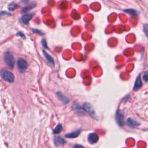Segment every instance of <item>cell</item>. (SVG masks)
<instances>
[{"mask_svg": "<svg viewBox=\"0 0 148 148\" xmlns=\"http://www.w3.org/2000/svg\"><path fill=\"white\" fill-rule=\"evenodd\" d=\"M147 29H148L147 28V24H145L143 25V30H144L146 36H147Z\"/></svg>", "mask_w": 148, "mask_h": 148, "instance_id": "obj_20", "label": "cell"}, {"mask_svg": "<svg viewBox=\"0 0 148 148\" xmlns=\"http://www.w3.org/2000/svg\"><path fill=\"white\" fill-rule=\"evenodd\" d=\"M2 77L3 80L8 82H13L14 80V75L10 71L4 70L2 72Z\"/></svg>", "mask_w": 148, "mask_h": 148, "instance_id": "obj_3", "label": "cell"}, {"mask_svg": "<svg viewBox=\"0 0 148 148\" xmlns=\"http://www.w3.org/2000/svg\"><path fill=\"white\" fill-rule=\"evenodd\" d=\"M17 35H20V36H21V37H23V38H25V36H24V35L23 33L20 32H18V33H17Z\"/></svg>", "mask_w": 148, "mask_h": 148, "instance_id": "obj_22", "label": "cell"}, {"mask_svg": "<svg viewBox=\"0 0 148 148\" xmlns=\"http://www.w3.org/2000/svg\"><path fill=\"white\" fill-rule=\"evenodd\" d=\"M34 13H27V14H24L21 18V22L24 24H28L30 20L34 16Z\"/></svg>", "mask_w": 148, "mask_h": 148, "instance_id": "obj_8", "label": "cell"}, {"mask_svg": "<svg viewBox=\"0 0 148 148\" xmlns=\"http://www.w3.org/2000/svg\"><path fill=\"white\" fill-rule=\"evenodd\" d=\"M21 2L23 3H27L28 2L29 0H21Z\"/></svg>", "mask_w": 148, "mask_h": 148, "instance_id": "obj_24", "label": "cell"}, {"mask_svg": "<svg viewBox=\"0 0 148 148\" xmlns=\"http://www.w3.org/2000/svg\"><path fill=\"white\" fill-rule=\"evenodd\" d=\"M43 55H44L45 58L46 59V60H47L50 64H51V65H54V60H53V58H52V57H51L50 55H49L47 52H46L45 50H43Z\"/></svg>", "mask_w": 148, "mask_h": 148, "instance_id": "obj_13", "label": "cell"}, {"mask_svg": "<svg viewBox=\"0 0 148 148\" xmlns=\"http://www.w3.org/2000/svg\"><path fill=\"white\" fill-rule=\"evenodd\" d=\"M66 141L64 139L60 136H56L54 138V143L56 146L63 145L65 143Z\"/></svg>", "mask_w": 148, "mask_h": 148, "instance_id": "obj_10", "label": "cell"}, {"mask_svg": "<svg viewBox=\"0 0 148 148\" xmlns=\"http://www.w3.org/2000/svg\"><path fill=\"white\" fill-rule=\"evenodd\" d=\"M99 140V136L97 134L93 132V133H90L88 135V141L91 144H94L97 143Z\"/></svg>", "mask_w": 148, "mask_h": 148, "instance_id": "obj_7", "label": "cell"}, {"mask_svg": "<svg viewBox=\"0 0 148 148\" xmlns=\"http://www.w3.org/2000/svg\"><path fill=\"white\" fill-rule=\"evenodd\" d=\"M42 46L45 47V48H48L47 47V43H46V41L45 40V39H42Z\"/></svg>", "mask_w": 148, "mask_h": 148, "instance_id": "obj_18", "label": "cell"}, {"mask_svg": "<svg viewBox=\"0 0 148 148\" xmlns=\"http://www.w3.org/2000/svg\"><path fill=\"white\" fill-rule=\"evenodd\" d=\"M36 3H32L26 6H25L22 10H21V13H25L27 12L28 11H29L30 10H31L32 9H33L36 6Z\"/></svg>", "mask_w": 148, "mask_h": 148, "instance_id": "obj_14", "label": "cell"}, {"mask_svg": "<svg viewBox=\"0 0 148 148\" xmlns=\"http://www.w3.org/2000/svg\"><path fill=\"white\" fill-rule=\"evenodd\" d=\"M147 76H148L147 72H146L143 74V80H144L146 82L147 81Z\"/></svg>", "mask_w": 148, "mask_h": 148, "instance_id": "obj_19", "label": "cell"}, {"mask_svg": "<svg viewBox=\"0 0 148 148\" xmlns=\"http://www.w3.org/2000/svg\"><path fill=\"white\" fill-rule=\"evenodd\" d=\"M142 85V83L140 76V75H139L135 80V84L134 86V90H137L138 89H139L141 87Z\"/></svg>", "mask_w": 148, "mask_h": 148, "instance_id": "obj_12", "label": "cell"}, {"mask_svg": "<svg viewBox=\"0 0 148 148\" xmlns=\"http://www.w3.org/2000/svg\"><path fill=\"white\" fill-rule=\"evenodd\" d=\"M57 98L64 103V104H66L69 102V98L66 97L65 95H64V94H62L61 92H57Z\"/></svg>", "mask_w": 148, "mask_h": 148, "instance_id": "obj_9", "label": "cell"}, {"mask_svg": "<svg viewBox=\"0 0 148 148\" xmlns=\"http://www.w3.org/2000/svg\"><path fill=\"white\" fill-rule=\"evenodd\" d=\"M33 32H36V33H39L40 34H43L42 32H40L39 31H38V29H33Z\"/></svg>", "mask_w": 148, "mask_h": 148, "instance_id": "obj_23", "label": "cell"}, {"mask_svg": "<svg viewBox=\"0 0 148 148\" xmlns=\"http://www.w3.org/2000/svg\"><path fill=\"white\" fill-rule=\"evenodd\" d=\"M115 119L120 127H123L124 122V113L121 110H117L115 114Z\"/></svg>", "mask_w": 148, "mask_h": 148, "instance_id": "obj_4", "label": "cell"}, {"mask_svg": "<svg viewBox=\"0 0 148 148\" xmlns=\"http://www.w3.org/2000/svg\"><path fill=\"white\" fill-rule=\"evenodd\" d=\"M17 6V5L14 2H12L8 5V9L10 10H14Z\"/></svg>", "mask_w": 148, "mask_h": 148, "instance_id": "obj_16", "label": "cell"}, {"mask_svg": "<svg viewBox=\"0 0 148 148\" xmlns=\"http://www.w3.org/2000/svg\"><path fill=\"white\" fill-rule=\"evenodd\" d=\"M62 126L61 124H58L54 129L53 130V133L55 134H58L60 132L62 131Z\"/></svg>", "mask_w": 148, "mask_h": 148, "instance_id": "obj_15", "label": "cell"}, {"mask_svg": "<svg viewBox=\"0 0 148 148\" xmlns=\"http://www.w3.org/2000/svg\"><path fill=\"white\" fill-rule=\"evenodd\" d=\"M4 61L10 68L13 69L14 68L15 65V59L12 54L6 53L4 56Z\"/></svg>", "mask_w": 148, "mask_h": 148, "instance_id": "obj_1", "label": "cell"}, {"mask_svg": "<svg viewBox=\"0 0 148 148\" xmlns=\"http://www.w3.org/2000/svg\"><path fill=\"white\" fill-rule=\"evenodd\" d=\"M74 148H84L82 145H77V144H76L74 145L73 146Z\"/></svg>", "mask_w": 148, "mask_h": 148, "instance_id": "obj_21", "label": "cell"}, {"mask_svg": "<svg viewBox=\"0 0 148 148\" xmlns=\"http://www.w3.org/2000/svg\"><path fill=\"white\" fill-rule=\"evenodd\" d=\"M80 132H81L80 130H77L75 131L74 132L66 134L65 135V137L69 138H75L77 137L79 135V134H80Z\"/></svg>", "mask_w": 148, "mask_h": 148, "instance_id": "obj_11", "label": "cell"}, {"mask_svg": "<svg viewBox=\"0 0 148 148\" xmlns=\"http://www.w3.org/2000/svg\"><path fill=\"white\" fill-rule=\"evenodd\" d=\"M17 65H18V67L20 71L21 72H23L25 69H27V68H28V64L25 60H24V58H20L18 60Z\"/></svg>", "mask_w": 148, "mask_h": 148, "instance_id": "obj_5", "label": "cell"}, {"mask_svg": "<svg viewBox=\"0 0 148 148\" xmlns=\"http://www.w3.org/2000/svg\"><path fill=\"white\" fill-rule=\"evenodd\" d=\"M82 108H83V109L86 112H87L91 117H92L94 119H97L95 110L92 106L90 103L85 102L82 106Z\"/></svg>", "mask_w": 148, "mask_h": 148, "instance_id": "obj_2", "label": "cell"}, {"mask_svg": "<svg viewBox=\"0 0 148 148\" xmlns=\"http://www.w3.org/2000/svg\"><path fill=\"white\" fill-rule=\"evenodd\" d=\"M124 11L126 13H128V14H130L131 15H134V14H136V11L134 9H125L124 10Z\"/></svg>", "mask_w": 148, "mask_h": 148, "instance_id": "obj_17", "label": "cell"}, {"mask_svg": "<svg viewBox=\"0 0 148 148\" xmlns=\"http://www.w3.org/2000/svg\"><path fill=\"white\" fill-rule=\"evenodd\" d=\"M126 124L128 127L131 128H134L139 126L140 125V123L136 121V120H134L131 117H129L127 119L126 121Z\"/></svg>", "mask_w": 148, "mask_h": 148, "instance_id": "obj_6", "label": "cell"}]
</instances>
